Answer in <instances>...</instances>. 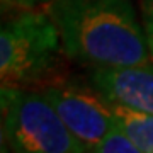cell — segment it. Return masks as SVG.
<instances>
[{
    "label": "cell",
    "mask_w": 153,
    "mask_h": 153,
    "mask_svg": "<svg viewBox=\"0 0 153 153\" xmlns=\"http://www.w3.org/2000/svg\"><path fill=\"white\" fill-rule=\"evenodd\" d=\"M49 16L58 26L63 51L90 68L153 61L131 0H55Z\"/></svg>",
    "instance_id": "6da1fadb"
},
{
    "label": "cell",
    "mask_w": 153,
    "mask_h": 153,
    "mask_svg": "<svg viewBox=\"0 0 153 153\" xmlns=\"http://www.w3.org/2000/svg\"><path fill=\"white\" fill-rule=\"evenodd\" d=\"M2 136L10 153H88L53 104L22 87H2Z\"/></svg>",
    "instance_id": "7a4b0ae2"
},
{
    "label": "cell",
    "mask_w": 153,
    "mask_h": 153,
    "mask_svg": "<svg viewBox=\"0 0 153 153\" xmlns=\"http://www.w3.org/2000/svg\"><path fill=\"white\" fill-rule=\"evenodd\" d=\"M63 49L49 12H26L5 22L0 31L2 87H22L49 73Z\"/></svg>",
    "instance_id": "3957f363"
},
{
    "label": "cell",
    "mask_w": 153,
    "mask_h": 153,
    "mask_svg": "<svg viewBox=\"0 0 153 153\" xmlns=\"http://www.w3.org/2000/svg\"><path fill=\"white\" fill-rule=\"evenodd\" d=\"M71 134L88 152L116 126V107L90 85L58 83L43 90Z\"/></svg>",
    "instance_id": "277c9868"
},
{
    "label": "cell",
    "mask_w": 153,
    "mask_h": 153,
    "mask_svg": "<svg viewBox=\"0 0 153 153\" xmlns=\"http://www.w3.org/2000/svg\"><path fill=\"white\" fill-rule=\"evenodd\" d=\"M87 83L116 109L153 114V61L119 68H90Z\"/></svg>",
    "instance_id": "5b68a950"
},
{
    "label": "cell",
    "mask_w": 153,
    "mask_h": 153,
    "mask_svg": "<svg viewBox=\"0 0 153 153\" xmlns=\"http://www.w3.org/2000/svg\"><path fill=\"white\" fill-rule=\"evenodd\" d=\"M116 126L145 153H153V114H136L116 109Z\"/></svg>",
    "instance_id": "8992f818"
},
{
    "label": "cell",
    "mask_w": 153,
    "mask_h": 153,
    "mask_svg": "<svg viewBox=\"0 0 153 153\" xmlns=\"http://www.w3.org/2000/svg\"><path fill=\"white\" fill-rule=\"evenodd\" d=\"M88 153H145L131 138H128L117 126H114L109 134L94 146Z\"/></svg>",
    "instance_id": "52a82bcc"
},
{
    "label": "cell",
    "mask_w": 153,
    "mask_h": 153,
    "mask_svg": "<svg viewBox=\"0 0 153 153\" xmlns=\"http://www.w3.org/2000/svg\"><path fill=\"white\" fill-rule=\"evenodd\" d=\"M141 17L148 48H150V53L153 58V0H141Z\"/></svg>",
    "instance_id": "ba28073f"
},
{
    "label": "cell",
    "mask_w": 153,
    "mask_h": 153,
    "mask_svg": "<svg viewBox=\"0 0 153 153\" xmlns=\"http://www.w3.org/2000/svg\"><path fill=\"white\" fill-rule=\"evenodd\" d=\"M53 2L55 0H2L4 5L24 9V10H33V9H38L41 5H48V4H53Z\"/></svg>",
    "instance_id": "9c48e42d"
}]
</instances>
